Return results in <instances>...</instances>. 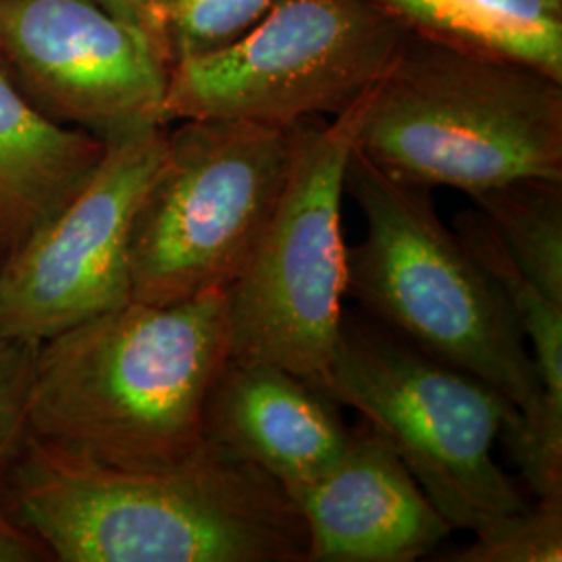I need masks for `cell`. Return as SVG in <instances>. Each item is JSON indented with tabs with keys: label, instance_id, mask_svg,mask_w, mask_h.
Instances as JSON below:
<instances>
[{
	"label": "cell",
	"instance_id": "cell-16",
	"mask_svg": "<svg viewBox=\"0 0 562 562\" xmlns=\"http://www.w3.org/2000/svg\"><path fill=\"white\" fill-rule=\"evenodd\" d=\"M454 232L510 302L536 362L546 406L552 415L562 417V302L543 294L513 262L482 211H461L454 220Z\"/></svg>",
	"mask_w": 562,
	"mask_h": 562
},
{
	"label": "cell",
	"instance_id": "cell-18",
	"mask_svg": "<svg viewBox=\"0 0 562 562\" xmlns=\"http://www.w3.org/2000/svg\"><path fill=\"white\" fill-rule=\"evenodd\" d=\"M278 2L280 0H171V65L240 41Z\"/></svg>",
	"mask_w": 562,
	"mask_h": 562
},
{
	"label": "cell",
	"instance_id": "cell-10",
	"mask_svg": "<svg viewBox=\"0 0 562 562\" xmlns=\"http://www.w3.org/2000/svg\"><path fill=\"white\" fill-rule=\"evenodd\" d=\"M0 60L44 115L104 144L169 125V65L94 0H0Z\"/></svg>",
	"mask_w": 562,
	"mask_h": 562
},
{
	"label": "cell",
	"instance_id": "cell-9",
	"mask_svg": "<svg viewBox=\"0 0 562 562\" xmlns=\"http://www.w3.org/2000/svg\"><path fill=\"white\" fill-rule=\"evenodd\" d=\"M167 127L106 142L80 192L0 261V338L41 341L132 302L130 234Z\"/></svg>",
	"mask_w": 562,
	"mask_h": 562
},
{
	"label": "cell",
	"instance_id": "cell-6",
	"mask_svg": "<svg viewBox=\"0 0 562 562\" xmlns=\"http://www.w3.org/2000/svg\"><path fill=\"white\" fill-rule=\"evenodd\" d=\"M292 157V125L183 120L130 234L132 301L173 304L227 292L252 259Z\"/></svg>",
	"mask_w": 562,
	"mask_h": 562
},
{
	"label": "cell",
	"instance_id": "cell-14",
	"mask_svg": "<svg viewBox=\"0 0 562 562\" xmlns=\"http://www.w3.org/2000/svg\"><path fill=\"white\" fill-rule=\"evenodd\" d=\"M417 38L536 67L562 81V0H369Z\"/></svg>",
	"mask_w": 562,
	"mask_h": 562
},
{
	"label": "cell",
	"instance_id": "cell-12",
	"mask_svg": "<svg viewBox=\"0 0 562 562\" xmlns=\"http://www.w3.org/2000/svg\"><path fill=\"white\" fill-rule=\"evenodd\" d=\"M202 434L288 490L340 461L355 429L315 383L269 362L227 357L204 404Z\"/></svg>",
	"mask_w": 562,
	"mask_h": 562
},
{
	"label": "cell",
	"instance_id": "cell-3",
	"mask_svg": "<svg viewBox=\"0 0 562 562\" xmlns=\"http://www.w3.org/2000/svg\"><path fill=\"white\" fill-rule=\"evenodd\" d=\"M227 357V292L127 302L41 341L27 431L109 467L178 464L204 442V404Z\"/></svg>",
	"mask_w": 562,
	"mask_h": 562
},
{
	"label": "cell",
	"instance_id": "cell-1",
	"mask_svg": "<svg viewBox=\"0 0 562 562\" xmlns=\"http://www.w3.org/2000/svg\"><path fill=\"white\" fill-rule=\"evenodd\" d=\"M11 517L53 562H306L278 480L204 442L161 469H120L25 431L2 469Z\"/></svg>",
	"mask_w": 562,
	"mask_h": 562
},
{
	"label": "cell",
	"instance_id": "cell-13",
	"mask_svg": "<svg viewBox=\"0 0 562 562\" xmlns=\"http://www.w3.org/2000/svg\"><path fill=\"white\" fill-rule=\"evenodd\" d=\"M106 144L60 125L0 60V257H9L90 180Z\"/></svg>",
	"mask_w": 562,
	"mask_h": 562
},
{
	"label": "cell",
	"instance_id": "cell-21",
	"mask_svg": "<svg viewBox=\"0 0 562 562\" xmlns=\"http://www.w3.org/2000/svg\"><path fill=\"white\" fill-rule=\"evenodd\" d=\"M48 561H53L48 550L11 517L2 494V469H0V562Z\"/></svg>",
	"mask_w": 562,
	"mask_h": 562
},
{
	"label": "cell",
	"instance_id": "cell-5",
	"mask_svg": "<svg viewBox=\"0 0 562 562\" xmlns=\"http://www.w3.org/2000/svg\"><path fill=\"white\" fill-rule=\"evenodd\" d=\"M322 390L361 413L452 529L482 536L529 506L494 459L519 408L362 311L344 308Z\"/></svg>",
	"mask_w": 562,
	"mask_h": 562
},
{
	"label": "cell",
	"instance_id": "cell-22",
	"mask_svg": "<svg viewBox=\"0 0 562 562\" xmlns=\"http://www.w3.org/2000/svg\"><path fill=\"white\" fill-rule=\"evenodd\" d=\"M0 261H2V257H0Z\"/></svg>",
	"mask_w": 562,
	"mask_h": 562
},
{
	"label": "cell",
	"instance_id": "cell-4",
	"mask_svg": "<svg viewBox=\"0 0 562 562\" xmlns=\"http://www.w3.org/2000/svg\"><path fill=\"white\" fill-rule=\"evenodd\" d=\"M357 148L427 190L473 196L510 181H562V81L406 34L371 92Z\"/></svg>",
	"mask_w": 562,
	"mask_h": 562
},
{
	"label": "cell",
	"instance_id": "cell-7",
	"mask_svg": "<svg viewBox=\"0 0 562 562\" xmlns=\"http://www.w3.org/2000/svg\"><path fill=\"white\" fill-rule=\"evenodd\" d=\"M373 88L334 121L292 125L280 199L252 259L227 290L232 359L269 362L322 387L346 296V167Z\"/></svg>",
	"mask_w": 562,
	"mask_h": 562
},
{
	"label": "cell",
	"instance_id": "cell-15",
	"mask_svg": "<svg viewBox=\"0 0 562 562\" xmlns=\"http://www.w3.org/2000/svg\"><path fill=\"white\" fill-rule=\"evenodd\" d=\"M471 201L522 273L562 302V181H510L477 192Z\"/></svg>",
	"mask_w": 562,
	"mask_h": 562
},
{
	"label": "cell",
	"instance_id": "cell-19",
	"mask_svg": "<svg viewBox=\"0 0 562 562\" xmlns=\"http://www.w3.org/2000/svg\"><path fill=\"white\" fill-rule=\"evenodd\" d=\"M38 346L36 341L0 338V469L27 431L25 411Z\"/></svg>",
	"mask_w": 562,
	"mask_h": 562
},
{
	"label": "cell",
	"instance_id": "cell-2",
	"mask_svg": "<svg viewBox=\"0 0 562 562\" xmlns=\"http://www.w3.org/2000/svg\"><path fill=\"white\" fill-rule=\"evenodd\" d=\"M344 194L359 204L364 236L346 248V296L423 352L480 378L513 402L521 422L506 450L536 494H562V417L542 382L501 285L442 222L431 190L396 180L359 148Z\"/></svg>",
	"mask_w": 562,
	"mask_h": 562
},
{
	"label": "cell",
	"instance_id": "cell-20",
	"mask_svg": "<svg viewBox=\"0 0 562 562\" xmlns=\"http://www.w3.org/2000/svg\"><path fill=\"white\" fill-rule=\"evenodd\" d=\"M106 13L144 34L171 67L169 2L171 0H94Z\"/></svg>",
	"mask_w": 562,
	"mask_h": 562
},
{
	"label": "cell",
	"instance_id": "cell-8",
	"mask_svg": "<svg viewBox=\"0 0 562 562\" xmlns=\"http://www.w3.org/2000/svg\"><path fill=\"white\" fill-rule=\"evenodd\" d=\"M406 34L369 0H280L240 41L169 67L165 120L290 127L340 115L382 80Z\"/></svg>",
	"mask_w": 562,
	"mask_h": 562
},
{
	"label": "cell",
	"instance_id": "cell-17",
	"mask_svg": "<svg viewBox=\"0 0 562 562\" xmlns=\"http://www.w3.org/2000/svg\"><path fill=\"white\" fill-rule=\"evenodd\" d=\"M446 561L561 562L562 496L538 498Z\"/></svg>",
	"mask_w": 562,
	"mask_h": 562
},
{
	"label": "cell",
	"instance_id": "cell-11",
	"mask_svg": "<svg viewBox=\"0 0 562 562\" xmlns=\"http://www.w3.org/2000/svg\"><path fill=\"white\" fill-rule=\"evenodd\" d=\"M288 494L306 525V562L419 561L454 531L367 422L340 461Z\"/></svg>",
	"mask_w": 562,
	"mask_h": 562
}]
</instances>
